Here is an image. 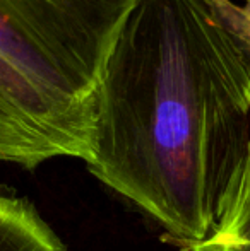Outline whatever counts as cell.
<instances>
[{
    "label": "cell",
    "instance_id": "4",
    "mask_svg": "<svg viewBox=\"0 0 250 251\" xmlns=\"http://www.w3.org/2000/svg\"><path fill=\"white\" fill-rule=\"evenodd\" d=\"M190 251H250V146L216 227Z\"/></svg>",
    "mask_w": 250,
    "mask_h": 251
},
{
    "label": "cell",
    "instance_id": "5",
    "mask_svg": "<svg viewBox=\"0 0 250 251\" xmlns=\"http://www.w3.org/2000/svg\"><path fill=\"white\" fill-rule=\"evenodd\" d=\"M0 251H65L33 205L0 192Z\"/></svg>",
    "mask_w": 250,
    "mask_h": 251
},
{
    "label": "cell",
    "instance_id": "2",
    "mask_svg": "<svg viewBox=\"0 0 250 251\" xmlns=\"http://www.w3.org/2000/svg\"><path fill=\"white\" fill-rule=\"evenodd\" d=\"M136 0H0V51L74 102L94 106L110 51Z\"/></svg>",
    "mask_w": 250,
    "mask_h": 251
},
{
    "label": "cell",
    "instance_id": "6",
    "mask_svg": "<svg viewBox=\"0 0 250 251\" xmlns=\"http://www.w3.org/2000/svg\"><path fill=\"white\" fill-rule=\"evenodd\" d=\"M226 23V26L233 31L242 47L250 56V0L244 3H237L233 0H211Z\"/></svg>",
    "mask_w": 250,
    "mask_h": 251
},
{
    "label": "cell",
    "instance_id": "1",
    "mask_svg": "<svg viewBox=\"0 0 250 251\" xmlns=\"http://www.w3.org/2000/svg\"><path fill=\"white\" fill-rule=\"evenodd\" d=\"M89 171L185 246L250 146V56L211 0H136L94 94Z\"/></svg>",
    "mask_w": 250,
    "mask_h": 251
},
{
    "label": "cell",
    "instance_id": "3",
    "mask_svg": "<svg viewBox=\"0 0 250 251\" xmlns=\"http://www.w3.org/2000/svg\"><path fill=\"white\" fill-rule=\"evenodd\" d=\"M96 108L54 93L0 51V161L34 168L52 157L87 161Z\"/></svg>",
    "mask_w": 250,
    "mask_h": 251
}]
</instances>
